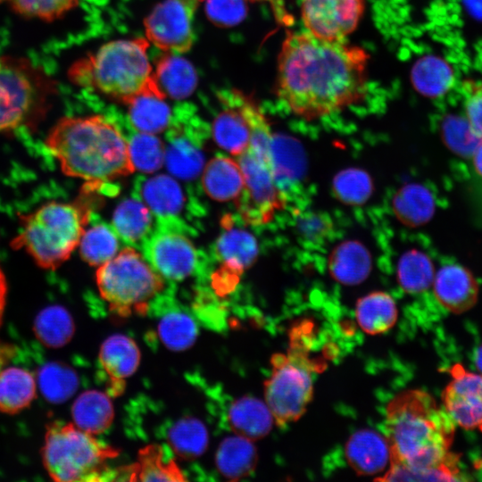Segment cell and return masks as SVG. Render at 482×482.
<instances>
[{
  "instance_id": "cell-46",
  "label": "cell",
  "mask_w": 482,
  "mask_h": 482,
  "mask_svg": "<svg viewBox=\"0 0 482 482\" xmlns=\"http://www.w3.org/2000/svg\"><path fill=\"white\" fill-rule=\"evenodd\" d=\"M328 217L319 213H306L298 220V230L301 235L311 241L322 240L330 229Z\"/></svg>"
},
{
  "instance_id": "cell-26",
  "label": "cell",
  "mask_w": 482,
  "mask_h": 482,
  "mask_svg": "<svg viewBox=\"0 0 482 482\" xmlns=\"http://www.w3.org/2000/svg\"><path fill=\"white\" fill-rule=\"evenodd\" d=\"M153 215L139 199H125L116 207L112 226L126 244L142 246L153 231Z\"/></svg>"
},
{
  "instance_id": "cell-52",
  "label": "cell",
  "mask_w": 482,
  "mask_h": 482,
  "mask_svg": "<svg viewBox=\"0 0 482 482\" xmlns=\"http://www.w3.org/2000/svg\"><path fill=\"white\" fill-rule=\"evenodd\" d=\"M13 352L12 347L0 344V368L12 357Z\"/></svg>"
},
{
  "instance_id": "cell-13",
  "label": "cell",
  "mask_w": 482,
  "mask_h": 482,
  "mask_svg": "<svg viewBox=\"0 0 482 482\" xmlns=\"http://www.w3.org/2000/svg\"><path fill=\"white\" fill-rule=\"evenodd\" d=\"M202 0H163L145 20L147 40L173 54L187 52L194 42L193 21Z\"/></svg>"
},
{
  "instance_id": "cell-32",
  "label": "cell",
  "mask_w": 482,
  "mask_h": 482,
  "mask_svg": "<svg viewBox=\"0 0 482 482\" xmlns=\"http://www.w3.org/2000/svg\"><path fill=\"white\" fill-rule=\"evenodd\" d=\"M128 479L142 481H184L186 478L178 465L158 445L143 448L138 461L129 469Z\"/></svg>"
},
{
  "instance_id": "cell-8",
  "label": "cell",
  "mask_w": 482,
  "mask_h": 482,
  "mask_svg": "<svg viewBox=\"0 0 482 482\" xmlns=\"http://www.w3.org/2000/svg\"><path fill=\"white\" fill-rule=\"evenodd\" d=\"M54 87L29 60L0 56V132L15 129L40 113Z\"/></svg>"
},
{
  "instance_id": "cell-30",
  "label": "cell",
  "mask_w": 482,
  "mask_h": 482,
  "mask_svg": "<svg viewBox=\"0 0 482 482\" xmlns=\"http://www.w3.org/2000/svg\"><path fill=\"white\" fill-rule=\"evenodd\" d=\"M393 211L402 223L417 227L426 224L433 217L436 200L428 188L418 183H411L395 194Z\"/></svg>"
},
{
  "instance_id": "cell-36",
  "label": "cell",
  "mask_w": 482,
  "mask_h": 482,
  "mask_svg": "<svg viewBox=\"0 0 482 482\" xmlns=\"http://www.w3.org/2000/svg\"><path fill=\"white\" fill-rule=\"evenodd\" d=\"M157 333L167 348L176 352L183 351L195 341L197 326L187 312L171 308L164 311L159 320Z\"/></svg>"
},
{
  "instance_id": "cell-39",
  "label": "cell",
  "mask_w": 482,
  "mask_h": 482,
  "mask_svg": "<svg viewBox=\"0 0 482 482\" xmlns=\"http://www.w3.org/2000/svg\"><path fill=\"white\" fill-rule=\"evenodd\" d=\"M37 337L50 347L65 345L74 331L69 312L60 306H51L42 311L35 322Z\"/></svg>"
},
{
  "instance_id": "cell-47",
  "label": "cell",
  "mask_w": 482,
  "mask_h": 482,
  "mask_svg": "<svg viewBox=\"0 0 482 482\" xmlns=\"http://www.w3.org/2000/svg\"><path fill=\"white\" fill-rule=\"evenodd\" d=\"M465 117L476 135L482 140V85L474 86L465 104Z\"/></svg>"
},
{
  "instance_id": "cell-15",
  "label": "cell",
  "mask_w": 482,
  "mask_h": 482,
  "mask_svg": "<svg viewBox=\"0 0 482 482\" xmlns=\"http://www.w3.org/2000/svg\"><path fill=\"white\" fill-rule=\"evenodd\" d=\"M365 0H302L301 17L313 36L329 41L344 40L360 24Z\"/></svg>"
},
{
  "instance_id": "cell-18",
  "label": "cell",
  "mask_w": 482,
  "mask_h": 482,
  "mask_svg": "<svg viewBox=\"0 0 482 482\" xmlns=\"http://www.w3.org/2000/svg\"><path fill=\"white\" fill-rule=\"evenodd\" d=\"M433 289L437 302L448 312L457 314L471 309L478 297L477 279L459 263L442 266L435 275Z\"/></svg>"
},
{
  "instance_id": "cell-35",
  "label": "cell",
  "mask_w": 482,
  "mask_h": 482,
  "mask_svg": "<svg viewBox=\"0 0 482 482\" xmlns=\"http://www.w3.org/2000/svg\"><path fill=\"white\" fill-rule=\"evenodd\" d=\"M168 442L179 456L194 459L203 454L208 445L205 426L193 417L182 418L169 428Z\"/></svg>"
},
{
  "instance_id": "cell-34",
  "label": "cell",
  "mask_w": 482,
  "mask_h": 482,
  "mask_svg": "<svg viewBox=\"0 0 482 482\" xmlns=\"http://www.w3.org/2000/svg\"><path fill=\"white\" fill-rule=\"evenodd\" d=\"M36 394L33 375L24 369L11 367L0 371V411L15 413L27 407Z\"/></svg>"
},
{
  "instance_id": "cell-22",
  "label": "cell",
  "mask_w": 482,
  "mask_h": 482,
  "mask_svg": "<svg viewBox=\"0 0 482 482\" xmlns=\"http://www.w3.org/2000/svg\"><path fill=\"white\" fill-rule=\"evenodd\" d=\"M227 418L229 428L237 435L251 441L268 435L274 421L266 403L253 396H243L231 403Z\"/></svg>"
},
{
  "instance_id": "cell-28",
  "label": "cell",
  "mask_w": 482,
  "mask_h": 482,
  "mask_svg": "<svg viewBox=\"0 0 482 482\" xmlns=\"http://www.w3.org/2000/svg\"><path fill=\"white\" fill-rule=\"evenodd\" d=\"M355 317L364 332L378 335L388 331L395 325L398 310L394 298L389 294L376 291L357 301Z\"/></svg>"
},
{
  "instance_id": "cell-21",
  "label": "cell",
  "mask_w": 482,
  "mask_h": 482,
  "mask_svg": "<svg viewBox=\"0 0 482 482\" xmlns=\"http://www.w3.org/2000/svg\"><path fill=\"white\" fill-rule=\"evenodd\" d=\"M345 453L348 464L359 475H376L390 465L386 437L372 429L353 433L345 444Z\"/></svg>"
},
{
  "instance_id": "cell-50",
  "label": "cell",
  "mask_w": 482,
  "mask_h": 482,
  "mask_svg": "<svg viewBox=\"0 0 482 482\" xmlns=\"http://www.w3.org/2000/svg\"><path fill=\"white\" fill-rule=\"evenodd\" d=\"M5 295H6V281L4 275L0 269V320L4 312V307L5 303Z\"/></svg>"
},
{
  "instance_id": "cell-25",
  "label": "cell",
  "mask_w": 482,
  "mask_h": 482,
  "mask_svg": "<svg viewBox=\"0 0 482 482\" xmlns=\"http://www.w3.org/2000/svg\"><path fill=\"white\" fill-rule=\"evenodd\" d=\"M163 94L145 93L128 101L129 119L138 132L158 134L167 129L172 114Z\"/></svg>"
},
{
  "instance_id": "cell-29",
  "label": "cell",
  "mask_w": 482,
  "mask_h": 482,
  "mask_svg": "<svg viewBox=\"0 0 482 482\" xmlns=\"http://www.w3.org/2000/svg\"><path fill=\"white\" fill-rule=\"evenodd\" d=\"M71 413L75 426L92 435L105 431L114 417L111 399L96 390L82 393L74 402Z\"/></svg>"
},
{
  "instance_id": "cell-23",
  "label": "cell",
  "mask_w": 482,
  "mask_h": 482,
  "mask_svg": "<svg viewBox=\"0 0 482 482\" xmlns=\"http://www.w3.org/2000/svg\"><path fill=\"white\" fill-rule=\"evenodd\" d=\"M202 185L205 193L220 202L236 200L244 186V176L237 161L218 155L203 170Z\"/></svg>"
},
{
  "instance_id": "cell-51",
  "label": "cell",
  "mask_w": 482,
  "mask_h": 482,
  "mask_svg": "<svg viewBox=\"0 0 482 482\" xmlns=\"http://www.w3.org/2000/svg\"><path fill=\"white\" fill-rule=\"evenodd\" d=\"M472 159L476 171L482 177V142L474 152Z\"/></svg>"
},
{
  "instance_id": "cell-40",
  "label": "cell",
  "mask_w": 482,
  "mask_h": 482,
  "mask_svg": "<svg viewBox=\"0 0 482 482\" xmlns=\"http://www.w3.org/2000/svg\"><path fill=\"white\" fill-rule=\"evenodd\" d=\"M129 152L135 170L153 173L164 162L165 145L155 136L137 131L129 139Z\"/></svg>"
},
{
  "instance_id": "cell-41",
  "label": "cell",
  "mask_w": 482,
  "mask_h": 482,
  "mask_svg": "<svg viewBox=\"0 0 482 482\" xmlns=\"http://www.w3.org/2000/svg\"><path fill=\"white\" fill-rule=\"evenodd\" d=\"M440 135L444 144L455 154L471 157L482 140L476 135L466 117L449 114L442 119Z\"/></svg>"
},
{
  "instance_id": "cell-54",
  "label": "cell",
  "mask_w": 482,
  "mask_h": 482,
  "mask_svg": "<svg viewBox=\"0 0 482 482\" xmlns=\"http://www.w3.org/2000/svg\"><path fill=\"white\" fill-rule=\"evenodd\" d=\"M4 1H6V0H0V3L4 2ZM9 1V0H8Z\"/></svg>"
},
{
  "instance_id": "cell-20",
  "label": "cell",
  "mask_w": 482,
  "mask_h": 482,
  "mask_svg": "<svg viewBox=\"0 0 482 482\" xmlns=\"http://www.w3.org/2000/svg\"><path fill=\"white\" fill-rule=\"evenodd\" d=\"M136 198L144 203L158 220L178 219L186 198L180 185L168 175L139 178L136 181Z\"/></svg>"
},
{
  "instance_id": "cell-38",
  "label": "cell",
  "mask_w": 482,
  "mask_h": 482,
  "mask_svg": "<svg viewBox=\"0 0 482 482\" xmlns=\"http://www.w3.org/2000/svg\"><path fill=\"white\" fill-rule=\"evenodd\" d=\"M79 245L82 259L99 267L117 254L119 237L112 226L98 223L85 229Z\"/></svg>"
},
{
  "instance_id": "cell-9",
  "label": "cell",
  "mask_w": 482,
  "mask_h": 482,
  "mask_svg": "<svg viewBox=\"0 0 482 482\" xmlns=\"http://www.w3.org/2000/svg\"><path fill=\"white\" fill-rule=\"evenodd\" d=\"M270 362L271 373L264 382L265 403L275 423L285 426L300 419L312 399L313 366L295 345L287 354H273Z\"/></svg>"
},
{
  "instance_id": "cell-3",
  "label": "cell",
  "mask_w": 482,
  "mask_h": 482,
  "mask_svg": "<svg viewBox=\"0 0 482 482\" xmlns=\"http://www.w3.org/2000/svg\"><path fill=\"white\" fill-rule=\"evenodd\" d=\"M45 144L65 175L88 183L101 184L135 170L128 139L101 115L60 119Z\"/></svg>"
},
{
  "instance_id": "cell-11",
  "label": "cell",
  "mask_w": 482,
  "mask_h": 482,
  "mask_svg": "<svg viewBox=\"0 0 482 482\" xmlns=\"http://www.w3.org/2000/svg\"><path fill=\"white\" fill-rule=\"evenodd\" d=\"M145 259L162 278L182 280L198 267L200 257L179 219L157 220L142 245Z\"/></svg>"
},
{
  "instance_id": "cell-6",
  "label": "cell",
  "mask_w": 482,
  "mask_h": 482,
  "mask_svg": "<svg viewBox=\"0 0 482 482\" xmlns=\"http://www.w3.org/2000/svg\"><path fill=\"white\" fill-rule=\"evenodd\" d=\"M118 452L71 423L54 422L46 431L43 462L55 481H101L112 476L107 462Z\"/></svg>"
},
{
  "instance_id": "cell-31",
  "label": "cell",
  "mask_w": 482,
  "mask_h": 482,
  "mask_svg": "<svg viewBox=\"0 0 482 482\" xmlns=\"http://www.w3.org/2000/svg\"><path fill=\"white\" fill-rule=\"evenodd\" d=\"M154 75L166 96H169L174 99L189 96L197 83L193 65L173 53L163 55L158 61Z\"/></svg>"
},
{
  "instance_id": "cell-45",
  "label": "cell",
  "mask_w": 482,
  "mask_h": 482,
  "mask_svg": "<svg viewBox=\"0 0 482 482\" xmlns=\"http://www.w3.org/2000/svg\"><path fill=\"white\" fill-rule=\"evenodd\" d=\"M207 11L211 19L221 24H235L245 13L242 0H209Z\"/></svg>"
},
{
  "instance_id": "cell-4",
  "label": "cell",
  "mask_w": 482,
  "mask_h": 482,
  "mask_svg": "<svg viewBox=\"0 0 482 482\" xmlns=\"http://www.w3.org/2000/svg\"><path fill=\"white\" fill-rule=\"evenodd\" d=\"M148 46L145 38L110 41L75 62L69 71L71 80L123 104L145 93L165 95L149 62Z\"/></svg>"
},
{
  "instance_id": "cell-7",
  "label": "cell",
  "mask_w": 482,
  "mask_h": 482,
  "mask_svg": "<svg viewBox=\"0 0 482 482\" xmlns=\"http://www.w3.org/2000/svg\"><path fill=\"white\" fill-rule=\"evenodd\" d=\"M96 278L101 296L121 317L145 314L164 289L162 277L133 247L99 266Z\"/></svg>"
},
{
  "instance_id": "cell-37",
  "label": "cell",
  "mask_w": 482,
  "mask_h": 482,
  "mask_svg": "<svg viewBox=\"0 0 482 482\" xmlns=\"http://www.w3.org/2000/svg\"><path fill=\"white\" fill-rule=\"evenodd\" d=\"M435 270L431 259L419 250L404 253L398 262L397 278L401 287L407 293L426 291L434 281Z\"/></svg>"
},
{
  "instance_id": "cell-10",
  "label": "cell",
  "mask_w": 482,
  "mask_h": 482,
  "mask_svg": "<svg viewBox=\"0 0 482 482\" xmlns=\"http://www.w3.org/2000/svg\"><path fill=\"white\" fill-rule=\"evenodd\" d=\"M271 143L250 145L237 157L244 186L235 200L236 207L242 220L252 226L269 223L286 204L285 194L276 179Z\"/></svg>"
},
{
  "instance_id": "cell-48",
  "label": "cell",
  "mask_w": 482,
  "mask_h": 482,
  "mask_svg": "<svg viewBox=\"0 0 482 482\" xmlns=\"http://www.w3.org/2000/svg\"><path fill=\"white\" fill-rule=\"evenodd\" d=\"M258 2H267L271 5L273 13L278 22L284 25H289L292 18L287 11L283 0H251Z\"/></svg>"
},
{
  "instance_id": "cell-44",
  "label": "cell",
  "mask_w": 482,
  "mask_h": 482,
  "mask_svg": "<svg viewBox=\"0 0 482 482\" xmlns=\"http://www.w3.org/2000/svg\"><path fill=\"white\" fill-rule=\"evenodd\" d=\"M21 15L51 21L75 8L79 0H9Z\"/></svg>"
},
{
  "instance_id": "cell-43",
  "label": "cell",
  "mask_w": 482,
  "mask_h": 482,
  "mask_svg": "<svg viewBox=\"0 0 482 482\" xmlns=\"http://www.w3.org/2000/svg\"><path fill=\"white\" fill-rule=\"evenodd\" d=\"M370 177L361 169H346L337 174L333 190L342 203L357 205L364 204L372 193Z\"/></svg>"
},
{
  "instance_id": "cell-19",
  "label": "cell",
  "mask_w": 482,
  "mask_h": 482,
  "mask_svg": "<svg viewBox=\"0 0 482 482\" xmlns=\"http://www.w3.org/2000/svg\"><path fill=\"white\" fill-rule=\"evenodd\" d=\"M99 362L107 376L111 394L117 396L124 390L126 378L137 369L140 352L132 338L116 334L102 344Z\"/></svg>"
},
{
  "instance_id": "cell-1",
  "label": "cell",
  "mask_w": 482,
  "mask_h": 482,
  "mask_svg": "<svg viewBox=\"0 0 482 482\" xmlns=\"http://www.w3.org/2000/svg\"><path fill=\"white\" fill-rule=\"evenodd\" d=\"M370 54L344 40L287 30L277 62L275 92L295 115L315 120L362 101Z\"/></svg>"
},
{
  "instance_id": "cell-12",
  "label": "cell",
  "mask_w": 482,
  "mask_h": 482,
  "mask_svg": "<svg viewBox=\"0 0 482 482\" xmlns=\"http://www.w3.org/2000/svg\"><path fill=\"white\" fill-rule=\"evenodd\" d=\"M220 98L224 108L213 120V140L220 148L237 157L250 145L253 130L268 120L249 96L237 90L221 93Z\"/></svg>"
},
{
  "instance_id": "cell-53",
  "label": "cell",
  "mask_w": 482,
  "mask_h": 482,
  "mask_svg": "<svg viewBox=\"0 0 482 482\" xmlns=\"http://www.w3.org/2000/svg\"><path fill=\"white\" fill-rule=\"evenodd\" d=\"M475 362L482 374V345L478 348L475 354Z\"/></svg>"
},
{
  "instance_id": "cell-14",
  "label": "cell",
  "mask_w": 482,
  "mask_h": 482,
  "mask_svg": "<svg viewBox=\"0 0 482 482\" xmlns=\"http://www.w3.org/2000/svg\"><path fill=\"white\" fill-rule=\"evenodd\" d=\"M222 231L214 244V256L220 262L213 286L219 294L233 289L240 276L256 261L258 245L248 231L236 227L230 214L221 220Z\"/></svg>"
},
{
  "instance_id": "cell-27",
  "label": "cell",
  "mask_w": 482,
  "mask_h": 482,
  "mask_svg": "<svg viewBox=\"0 0 482 482\" xmlns=\"http://www.w3.org/2000/svg\"><path fill=\"white\" fill-rule=\"evenodd\" d=\"M257 459L253 441L237 434L220 443L215 457L219 471L232 480L249 476L256 467Z\"/></svg>"
},
{
  "instance_id": "cell-33",
  "label": "cell",
  "mask_w": 482,
  "mask_h": 482,
  "mask_svg": "<svg viewBox=\"0 0 482 482\" xmlns=\"http://www.w3.org/2000/svg\"><path fill=\"white\" fill-rule=\"evenodd\" d=\"M411 79L420 94L427 97H437L451 87L453 73L450 65L442 58L426 55L414 63Z\"/></svg>"
},
{
  "instance_id": "cell-2",
  "label": "cell",
  "mask_w": 482,
  "mask_h": 482,
  "mask_svg": "<svg viewBox=\"0 0 482 482\" xmlns=\"http://www.w3.org/2000/svg\"><path fill=\"white\" fill-rule=\"evenodd\" d=\"M391 460L378 480H460L450 452L455 424L428 392L404 390L387 403L385 422Z\"/></svg>"
},
{
  "instance_id": "cell-49",
  "label": "cell",
  "mask_w": 482,
  "mask_h": 482,
  "mask_svg": "<svg viewBox=\"0 0 482 482\" xmlns=\"http://www.w3.org/2000/svg\"><path fill=\"white\" fill-rule=\"evenodd\" d=\"M463 3L471 16L482 20V0H463Z\"/></svg>"
},
{
  "instance_id": "cell-16",
  "label": "cell",
  "mask_w": 482,
  "mask_h": 482,
  "mask_svg": "<svg viewBox=\"0 0 482 482\" xmlns=\"http://www.w3.org/2000/svg\"><path fill=\"white\" fill-rule=\"evenodd\" d=\"M451 380L445 387L443 408L455 425L482 432V374L455 363L449 369Z\"/></svg>"
},
{
  "instance_id": "cell-42",
  "label": "cell",
  "mask_w": 482,
  "mask_h": 482,
  "mask_svg": "<svg viewBox=\"0 0 482 482\" xmlns=\"http://www.w3.org/2000/svg\"><path fill=\"white\" fill-rule=\"evenodd\" d=\"M39 385L46 398L53 403H62L74 394L79 380L70 368L49 363L40 370Z\"/></svg>"
},
{
  "instance_id": "cell-24",
  "label": "cell",
  "mask_w": 482,
  "mask_h": 482,
  "mask_svg": "<svg viewBox=\"0 0 482 482\" xmlns=\"http://www.w3.org/2000/svg\"><path fill=\"white\" fill-rule=\"evenodd\" d=\"M328 270L331 276L341 284H360L366 279L371 270L370 253L358 241H345L331 252Z\"/></svg>"
},
{
  "instance_id": "cell-17",
  "label": "cell",
  "mask_w": 482,
  "mask_h": 482,
  "mask_svg": "<svg viewBox=\"0 0 482 482\" xmlns=\"http://www.w3.org/2000/svg\"><path fill=\"white\" fill-rule=\"evenodd\" d=\"M200 132L195 128H187L185 123L179 124V121L170 127L165 146L164 162L167 170L177 178L193 179L202 171L204 156Z\"/></svg>"
},
{
  "instance_id": "cell-5",
  "label": "cell",
  "mask_w": 482,
  "mask_h": 482,
  "mask_svg": "<svg viewBox=\"0 0 482 482\" xmlns=\"http://www.w3.org/2000/svg\"><path fill=\"white\" fill-rule=\"evenodd\" d=\"M89 216L88 205L80 199L43 204L22 219L12 245L24 248L40 267L54 270L79 245Z\"/></svg>"
}]
</instances>
